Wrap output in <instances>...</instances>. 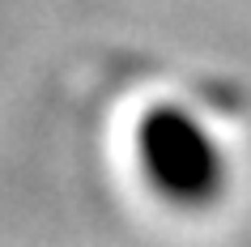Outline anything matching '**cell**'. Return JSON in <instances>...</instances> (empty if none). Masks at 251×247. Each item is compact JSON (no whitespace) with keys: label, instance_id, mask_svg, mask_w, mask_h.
<instances>
[{"label":"cell","instance_id":"cell-1","mask_svg":"<svg viewBox=\"0 0 251 247\" xmlns=\"http://www.w3.org/2000/svg\"><path fill=\"white\" fill-rule=\"evenodd\" d=\"M141 162L149 183L179 205H204L226 183L213 137L179 111H158L141 128Z\"/></svg>","mask_w":251,"mask_h":247}]
</instances>
